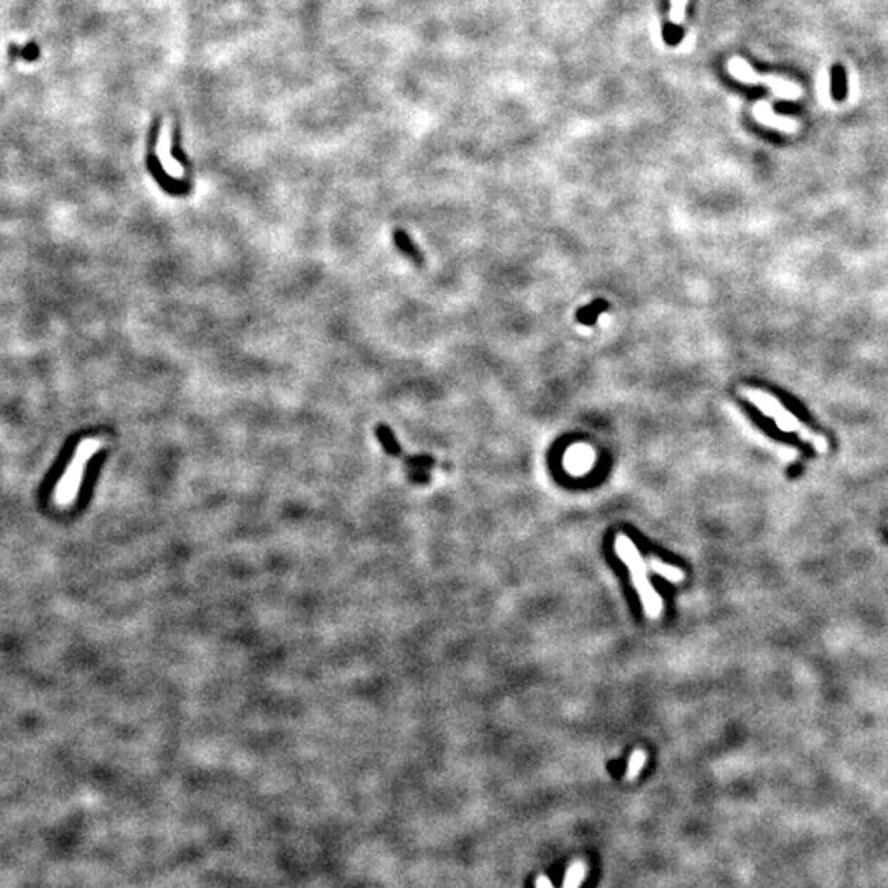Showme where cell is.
Instances as JSON below:
<instances>
[{"label": "cell", "instance_id": "obj_1", "mask_svg": "<svg viewBox=\"0 0 888 888\" xmlns=\"http://www.w3.org/2000/svg\"><path fill=\"white\" fill-rule=\"evenodd\" d=\"M740 393H742V397L747 398L749 402H752L763 414L773 418L780 429H783V431H788V433H798V436L811 444L818 452H826L829 450L827 439L824 438L823 434L811 431L806 424H804L803 421H799V419L794 417L792 412H788V410L770 393L763 392V390L749 388V387L740 388Z\"/></svg>", "mask_w": 888, "mask_h": 888}, {"label": "cell", "instance_id": "obj_2", "mask_svg": "<svg viewBox=\"0 0 888 888\" xmlns=\"http://www.w3.org/2000/svg\"><path fill=\"white\" fill-rule=\"evenodd\" d=\"M614 548H616V553L619 558L627 564L628 571H630L632 581H633V584H635L638 596H640L642 599L643 609H645L647 616L650 619H658L663 612V601H661V597L657 594V590L653 589L650 579H648L647 566H645V561H643L642 558L640 551H638L635 543H633V541L623 533H619L616 536Z\"/></svg>", "mask_w": 888, "mask_h": 888}, {"label": "cell", "instance_id": "obj_3", "mask_svg": "<svg viewBox=\"0 0 888 888\" xmlns=\"http://www.w3.org/2000/svg\"><path fill=\"white\" fill-rule=\"evenodd\" d=\"M99 448H101V439H97V438H86L77 444L75 456H72V459H71V464L68 466V469L65 471V476H63L61 481L58 482V489H56L58 504L66 505L75 500L77 490H80L82 477H84L87 461H89L97 451H99Z\"/></svg>", "mask_w": 888, "mask_h": 888}, {"label": "cell", "instance_id": "obj_4", "mask_svg": "<svg viewBox=\"0 0 888 888\" xmlns=\"http://www.w3.org/2000/svg\"><path fill=\"white\" fill-rule=\"evenodd\" d=\"M729 72L739 81L749 82V84H767L768 87H772V91L775 92V94H777L778 97H783V99L794 101L801 96V89H799V86L788 81H782L775 76H760L747 65V61L742 60V58H732V60L729 61Z\"/></svg>", "mask_w": 888, "mask_h": 888}, {"label": "cell", "instance_id": "obj_5", "mask_svg": "<svg viewBox=\"0 0 888 888\" xmlns=\"http://www.w3.org/2000/svg\"><path fill=\"white\" fill-rule=\"evenodd\" d=\"M754 112H755V117H757V119L762 122V124L768 125V127H775V129H780V130H783V132H789V134L798 129V122L797 120L789 119V117L777 115L772 110V106H770L768 102H763V101L757 102V106H755Z\"/></svg>", "mask_w": 888, "mask_h": 888}, {"label": "cell", "instance_id": "obj_6", "mask_svg": "<svg viewBox=\"0 0 888 888\" xmlns=\"http://www.w3.org/2000/svg\"><path fill=\"white\" fill-rule=\"evenodd\" d=\"M392 237H393V243L398 247V250L402 252L403 255H407L408 258H412V260L417 263L418 267L423 265V263H424L423 253H421V250H418V247L414 246L413 241H412V239H410V236H408L407 232L402 231V229H397V231H393Z\"/></svg>", "mask_w": 888, "mask_h": 888}, {"label": "cell", "instance_id": "obj_7", "mask_svg": "<svg viewBox=\"0 0 888 888\" xmlns=\"http://www.w3.org/2000/svg\"><path fill=\"white\" fill-rule=\"evenodd\" d=\"M375 434H377V439L380 441V444H382L385 452H387L388 456H393V457L403 456L402 446H400V443L397 441V438H395L393 431L387 426V424H379L377 429H375Z\"/></svg>", "mask_w": 888, "mask_h": 888}, {"label": "cell", "instance_id": "obj_8", "mask_svg": "<svg viewBox=\"0 0 888 888\" xmlns=\"http://www.w3.org/2000/svg\"><path fill=\"white\" fill-rule=\"evenodd\" d=\"M585 872H588V867H585L584 862L576 861L571 863L568 872H566V875H564L563 888H579L584 882Z\"/></svg>", "mask_w": 888, "mask_h": 888}, {"label": "cell", "instance_id": "obj_9", "mask_svg": "<svg viewBox=\"0 0 888 888\" xmlns=\"http://www.w3.org/2000/svg\"><path fill=\"white\" fill-rule=\"evenodd\" d=\"M650 566H652V569L655 571V573L663 576V578L668 579V581H671V583H680V581L685 579V573H683L681 569L675 568V566L661 563L660 559L652 558L650 559Z\"/></svg>", "mask_w": 888, "mask_h": 888}, {"label": "cell", "instance_id": "obj_10", "mask_svg": "<svg viewBox=\"0 0 888 888\" xmlns=\"http://www.w3.org/2000/svg\"><path fill=\"white\" fill-rule=\"evenodd\" d=\"M645 762H647V752H645V750L638 749V750H635V752L632 754L630 760H628L627 772H626V778L628 780V782H632V780H635L638 777V773H640L642 768L645 767Z\"/></svg>", "mask_w": 888, "mask_h": 888}, {"label": "cell", "instance_id": "obj_11", "mask_svg": "<svg viewBox=\"0 0 888 888\" xmlns=\"http://www.w3.org/2000/svg\"><path fill=\"white\" fill-rule=\"evenodd\" d=\"M686 6H687V0H671L670 18L675 25H681V22L685 20Z\"/></svg>", "mask_w": 888, "mask_h": 888}, {"label": "cell", "instance_id": "obj_12", "mask_svg": "<svg viewBox=\"0 0 888 888\" xmlns=\"http://www.w3.org/2000/svg\"><path fill=\"white\" fill-rule=\"evenodd\" d=\"M407 477L414 484H428L429 474L426 469H407Z\"/></svg>", "mask_w": 888, "mask_h": 888}, {"label": "cell", "instance_id": "obj_13", "mask_svg": "<svg viewBox=\"0 0 888 888\" xmlns=\"http://www.w3.org/2000/svg\"><path fill=\"white\" fill-rule=\"evenodd\" d=\"M535 888H554V887H553V883L550 882V878H548V877L541 875V877L536 878V882H535Z\"/></svg>", "mask_w": 888, "mask_h": 888}]
</instances>
